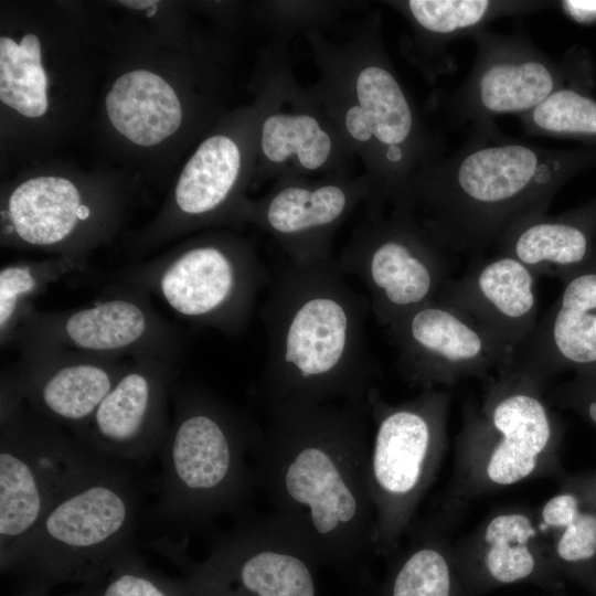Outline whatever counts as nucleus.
Instances as JSON below:
<instances>
[{"mask_svg":"<svg viewBox=\"0 0 596 596\" xmlns=\"http://www.w3.org/2000/svg\"><path fill=\"white\" fill-rule=\"evenodd\" d=\"M596 169V145L547 148L504 136L494 123L468 140L414 192L423 226L447 254L478 258L518 221L547 211L556 192Z\"/></svg>","mask_w":596,"mask_h":596,"instance_id":"3","label":"nucleus"},{"mask_svg":"<svg viewBox=\"0 0 596 596\" xmlns=\"http://www.w3.org/2000/svg\"><path fill=\"white\" fill-rule=\"evenodd\" d=\"M345 125L350 135L359 141L373 138L372 127L359 105L352 106L345 115Z\"/></svg>","mask_w":596,"mask_h":596,"instance_id":"36","label":"nucleus"},{"mask_svg":"<svg viewBox=\"0 0 596 596\" xmlns=\"http://www.w3.org/2000/svg\"><path fill=\"white\" fill-rule=\"evenodd\" d=\"M156 12V8H151L149 11H148V17H151L152 14H155Z\"/></svg>","mask_w":596,"mask_h":596,"instance_id":"40","label":"nucleus"},{"mask_svg":"<svg viewBox=\"0 0 596 596\" xmlns=\"http://www.w3.org/2000/svg\"><path fill=\"white\" fill-rule=\"evenodd\" d=\"M447 253L406 212L351 248L340 268L364 286L371 313L387 328L436 298L449 279Z\"/></svg>","mask_w":596,"mask_h":596,"instance_id":"12","label":"nucleus"},{"mask_svg":"<svg viewBox=\"0 0 596 596\" xmlns=\"http://www.w3.org/2000/svg\"><path fill=\"white\" fill-rule=\"evenodd\" d=\"M390 558L386 575L372 596H470L453 547L433 526L418 528L409 544Z\"/></svg>","mask_w":596,"mask_h":596,"instance_id":"24","label":"nucleus"},{"mask_svg":"<svg viewBox=\"0 0 596 596\" xmlns=\"http://www.w3.org/2000/svg\"><path fill=\"white\" fill-rule=\"evenodd\" d=\"M47 77L41 63V45L34 34L20 44L0 39V99L25 117H40L47 109Z\"/></svg>","mask_w":596,"mask_h":596,"instance_id":"29","label":"nucleus"},{"mask_svg":"<svg viewBox=\"0 0 596 596\" xmlns=\"http://www.w3.org/2000/svg\"><path fill=\"white\" fill-rule=\"evenodd\" d=\"M403 377L422 390L486 377L512 355L471 319L433 299L386 328Z\"/></svg>","mask_w":596,"mask_h":596,"instance_id":"13","label":"nucleus"},{"mask_svg":"<svg viewBox=\"0 0 596 596\" xmlns=\"http://www.w3.org/2000/svg\"><path fill=\"white\" fill-rule=\"evenodd\" d=\"M94 216L75 184L60 177H38L18 185L1 210L2 235L39 248L64 246Z\"/></svg>","mask_w":596,"mask_h":596,"instance_id":"20","label":"nucleus"},{"mask_svg":"<svg viewBox=\"0 0 596 596\" xmlns=\"http://www.w3.org/2000/svg\"><path fill=\"white\" fill-rule=\"evenodd\" d=\"M241 155L225 136L204 140L183 168L174 190V203L185 216H205L228 198L238 175Z\"/></svg>","mask_w":596,"mask_h":596,"instance_id":"26","label":"nucleus"},{"mask_svg":"<svg viewBox=\"0 0 596 596\" xmlns=\"http://www.w3.org/2000/svg\"><path fill=\"white\" fill-rule=\"evenodd\" d=\"M595 224L596 202L558 215L535 213L514 223L496 253L517 258L538 276H561L585 260Z\"/></svg>","mask_w":596,"mask_h":596,"instance_id":"21","label":"nucleus"},{"mask_svg":"<svg viewBox=\"0 0 596 596\" xmlns=\"http://www.w3.org/2000/svg\"><path fill=\"white\" fill-rule=\"evenodd\" d=\"M123 358L149 354L177 363L181 333L152 306L149 295L123 285L92 305L63 311L33 309L12 341Z\"/></svg>","mask_w":596,"mask_h":596,"instance_id":"11","label":"nucleus"},{"mask_svg":"<svg viewBox=\"0 0 596 596\" xmlns=\"http://www.w3.org/2000/svg\"><path fill=\"white\" fill-rule=\"evenodd\" d=\"M520 119L526 135L596 145V98L590 92L561 88Z\"/></svg>","mask_w":596,"mask_h":596,"instance_id":"31","label":"nucleus"},{"mask_svg":"<svg viewBox=\"0 0 596 596\" xmlns=\"http://www.w3.org/2000/svg\"><path fill=\"white\" fill-rule=\"evenodd\" d=\"M546 386L511 365L497 371L480 406L465 413L446 510L547 469L555 423Z\"/></svg>","mask_w":596,"mask_h":596,"instance_id":"6","label":"nucleus"},{"mask_svg":"<svg viewBox=\"0 0 596 596\" xmlns=\"http://www.w3.org/2000/svg\"><path fill=\"white\" fill-rule=\"evenodd\" d=\"M18 349V361L1 380L34 412L77 440L129 363L123 358L43 344L28 343Z\"/></svg>","mask_w":596,"mask_h":596,"instance_id":"14","label":"nucleus"},{"mask_svg":"<svg viewBox=\"0 0 596 596\" xmlns=\"http://www.w3.org/2000/svg\"><path fill=\"white\" fill-rule=\"evenodd\" d=\"M262 149L273 162H283L297 155L302 167H321L331 150V139L318 121L308 115H273L262 130Z\"/></svg>","mask_w":596,"mask_h":596,"instance_id":"32","label":"nucleus"},{"mask_svg":"<svg viewBox=\"0 0 596 596\" xmlns=\"http://www.w3.org/2000/svg\"><path fill=\"white\" fill-rule=\"evenodd\" d=\"M121 281L155 295L191 323L237 336L249 323L270 277L247 249L205 242L125 269Z\"/></svg>","mask_w":596,"mask_h":596,"instance_id":"9","label":"nucleus"},{"mask_svg":"<svg viewBox=\"0 0 596 596\" xmlns=\"http://www.w3.org/2000/svg\"><path fill=\"white\" fill-rule=\"evenodd\" d=\"M348 200L337 185L289 187L270 199L264 220L269 230L286 240L291 264L311 265L330 259L319 237L342 217Z\"/></svg>","mask_w":596,"mask_h":596,"instance_id":"22","label":"nucleus"},{"mask_svg":"<svg viewBox=\"0 0 596 596\" xmlns=\"http://www.w3.org/2000/svg\"><path fill=\"white\" fill-rule=\"evenodd\" d=\"M470 39L475 62L450 99L456 125L471 123L473 127L493 123L498 115L521 116L561 88L590 92L595 85L592 60L583 49L554 58L520 34L485 29Z\"/></svg>","mask_w":596,"mask_h":596,"instance_id":"10","label":"nucleus"},{"mask_svg":"<svg viewBox=\"0 0 596 596\" xmlns=\"http://www.w3.org/2000/svg\"><path fill=\"white\" fill-rule=\"evenodd\" d=\"M143 489L129 462L109 459L49 510L8 573L43 590L105 577L135 547Z\"/></svg>","mask_w":596,"mask_h":596,"instance_id":"5","label":"nucleus"},{"mask_svg":"<svg viewBox=\"0 0 596 596\" xmlns=\"http://www.w3.org/2000/svg\"><path fill=\"white\" fill-rule=\"evenodd\" d=\"M453 555L470 596L512 584L557 585V568L532 511L510 509L490 515L462 546L453 547Z\"/></svg>","mask_w":596,"mask_h":596,"instance_id":"18","label":"nucleus"},{"mask_svg":"<svg viewBox=\"0 0 596 596\" xmlns=\"http://www.w3.org/2000/svg\"><path fill=\"white\" fill-rule=\"evenodd\" d=\"M113 126L138 146L161 142L179 128L182 111L173 88L145 70L128 72L114 83L106 97Z\"/></svg>","mask_w":596,"mask_h":596,"instance_id":"23","label":"nucleus"},{"mask_svg":"<svg viewBox=\"0 0 596 596\" xmlns=\"http://www.w3.org/2000/svg\"><path fill=\"white\" fill-rule=\"evenodd\" d=\"M111 458L34 412L1 381L0 570L8 574L49 510Z\"/></svg>","mask_w":596,"mask_h":596,"instance_id":"7","label":"nucleus"},{"mask_svg":"<svg viewBox=\"0 0 596 596\" xmlns=\"http://www.w3.org/2000/svg\"><path fill=\"white\" fill-rule=\"evenodd\" d=\"M188 540L160 538L150 543V547L167 557L182 572L191 596H243L231 588L205 563L195 562L188 552Z\"/></svg>","mask_w":596,"mask_h":596,"instance_id":"34","label":"nucleus"},{"mask_svg":"<svg viewBox=\"0 0 596 596\" xmlns=\"http://www.w3.org/2000/svg\"><path fill=\"white\" fill-rule=\"evenodd\" d=\"M564 279L560 299L538 320L510 364L545 385L568 364L596 363V270Z\"/></svg>","mask_w":596,"mask_h":596,"instance_id":"19","label":"nucleus"},{"mask_svg":"<svg viewBox=\"0 0 596 596\" xmlns=\"http://www.w3.org/2000/svg\"><path fill=\"white\" fill-rule=\"evenodd\" d=\"M406 8L416 25L433 38L440 57L457 68L446 50L449 43L486 29L501 18H520L557 7L538 0H411Z\"/></svg>","mask_w":596,"mask_h":596,"instance_id":"25","label":"nucleus"},{"mask_svg":"<svg viewBox=\"0 0 596 596\" xmlns=\"http://www.w3.org/2000/svg\"><path fill=\"white\" fill-rule=\"evenodd\" d=\"M204 563L243 596H319L318 562L275 513L215 535Z\"/></svg>","mask_w":596,"mask_h":596,"instance_id":"15","label":"nucleus"},{"mask_svg":"<svg viewBox=\"0 0 596 596\" xmlns=\"http://www.w3.org/2000/svg\"><path fill=\"white\" fill-rule=\"evenodd\" d=\"M373 438L368 486L375 513L374 554L394 555L413 524L417 507L432 486L447 445L450 395L426 389L392 404L377 387L368 396Z\"/></svg>","mask_w":596,"mask_h":596,"instance_id":"8","label":"nucleus"},{"mask_svg":"<svg viewBox=\"0 0 596 596\" xmlns=\"http://www.w3.org/2000/svg\"><path fill=\"white\" fill-rule=\"evenodd\" d=\"M359 106L366 116L373 137L384 146L400 147L413 139L414 115L404 91L385 67L372 65L363 68L356 79Z\"/></svg>","mask_w":596,"mask_h":596,"instance_id":"28","label":"nucleus"},{"mask_svg":"<svg viewBox=\"0 0 596 596\" xmlns=\"http://www.w3.org/2000/svg\"><path fill=\"white\" fill-rule=\"evenodd\" d=\"M121 4H125L129 8L142 10V9H151L156 8L157 1H148V0H138V1H120Z\"/></svg>","mask_w":596,"mask_h":596,"instance_id":"38","label":"nucleus"},{"mask_svg":"<svg viewBox=\"0 0 596 596\" xmlns=\"http://www.w3.org/2000/svg\"><path fill=\"white\" fill-rule=\"evenodd\" d=\"M589 417L594 423H596V401L592 402L588 406Z\"/></svg>","mask_w":596,"mask_h":596,"instance_id":"39","label":"nucleus"},{"mask_svg":"<svg viewBox=\"0 0 596 596\" xmlns=\"http://www.w3.org/2000/svg\"><path fill=\"white\" fill-rule=\"evenodd\" d=\"M84 270V259L58 256L39 262H21L0 269V343H12L24 318L34 309V300L64 276Z\"/></svg>","mask_w":596,"mask_h":596,"instance_id":"27","label":"nucleus"},{"mask_svg":"<svg viewBox=\"0 0 596 596\" xmlns=\"http://www.w3.org/2000/svg\"><path fill=\"white\" fill-rule=\"evenodd\" d=\"M265 409L253 454L256 488L319 566L338 573L358 596H369L375 513L368 486V400Z\"/></svg>","mask_w":596,"mask_h":596,"instance_id":"1","label":"nucleus"},{"mask_svg":"<svg viewBox=\"0 0 596 596\" xmlns=\"http://www.w3.org/2000/svg\"><path fill=\"white\" fill-rule=\"evenodd\" d=\"M99 596H191V592L185 578L149 567L134 547L105 576Z\"/></svg>","mask_w":596,"mask_h":596,"instance_id":"33","label":"nucleus"},{"mask_svg":"<svg viewBox=\"0 0 596 596\" xmlns=\"http://www.w3.org/2000/svg\"><path fill=\"white\" fill-rule=\"evenodd\" d=\"M538 277L512 256H480L462 276L447 279L435 299L471 319L513 359L539 320Z\"/></svg>","mask_w":596,"mask_h":596,"instance_id":"17","label":"nucleus"},{"mask_svg":"<svg viewBox=\"0 0 596 596\" xmlns=\"http://www.w3.org/2000/svg\"><path fill=\"white\" fill-rule=\"evenodd\" d=\"M557 8L573 22L592 25L596 23V0L557 1Z\"/></svg>","mask_w":596,"mask_h":596,"instance_id":"35","label":"nucleus"},{"mask_svg":"<svg viewBox=\"0 0 596 596\" xmlns=\"http://www.w3.org/2000/svg\"><path fill=\"white\" fill-rule=\"evenodd\" d=\"M104 578L83 584L77 590L63 595H52L50 590L43 589H20L13 596H99Z\"/></svg>","mask_w":596,"mask_h":596,"instance_id":"37","label":"nucleus"},{"mask_svg":"<svg viewBox=\"0 0 596 596\" xmlns=\"http://www.w3.org/2000/svg\"><path fill=\"white\" fill-rule=\"evenodd\" d=\"M535 514L539 532L556 568L596 555V514L582 511L574 494L552 497Z\"/></svg>","mask_w":596,"mask_h":596,"instance_id":"30","label":"nucleus"},{"mask_svg":"<svg viewBox=\"0 0 596 596\" xmlns=\"http://www.w3.org/2000/svg\"><path fill=\"white\" fill-rule=\"evenodd\" d=\"M370 312L365 292L331 259L279 269L260 310L267 349L256 400L264 408L366 401L380 377Z\"/></svg>","mask_w":596,"mask_h":596,"instance_id":"2","label":"nucleus"},{"mask_svg":"<svg viewBox=\"0 0 596 596\" xmlns=\"http://www.w3.org/2000/svg\"><path fill=\"white\" fill-rule=\"evenodd\" d=\"M174 413L158 451L159 497L149 514L171 531H192L243 510L256 488L253 454L260 426L198 385L172 389Z\"/></svg>","mask_w":596,"mask_h":596,"instance_id":"4","label":"nucleus"},{"mask_svg":"<svg viewBox=\"0 0 596 596\" xmlns=\"http://www.w3.org/2000/svg\"><path fill=\"white\" fill-rule=\"evenodd\" d=\"M174 379L172 362L149 354L131 358L78 441L120 461L151 458L169 430L168 405Z\"/></svg>","mask_w":596,"mask_h":596,"instance_id":"16","label":"nucleus"}]
</instances>
